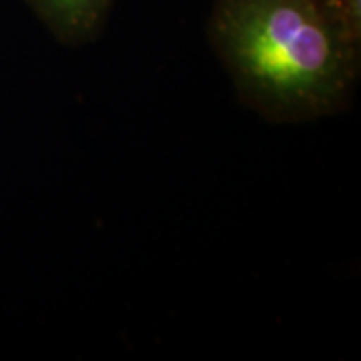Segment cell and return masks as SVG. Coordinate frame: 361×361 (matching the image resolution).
Instances as JSON below:
<instances>
[{
  "label": "cell",
  "mask_w": 361,
  "mask_h": 361,
  "mask_svg": "<svg viewBox=\"0 0 361 361\" xmlns=\"http://www.w3.org/2000/svg\"><path fill=\"white\" fill-rule=\"evenodd\" d=\"M336 14L349 26L353 35L361 37V0H325Z\"/></svg>",
  "instance_id": "cell-3"
},
{
  "label": "cell",
  "mask_w": 361,
  "mask_h": 361,
  "mask_svg": "<svg viewBox=\"0 0 361 361\" xmlns=\"http://www.w3.org/2000/svg\"><path fill=\"white\" fill-rule=\"evenodd\" d=\"M209 39L239 99L275 123L334 115L360 78L361 37L325 0H215Z\"/></svg>",
  "instance_id": "cell-1"
},
{
  "label": "cell",
  "mask_w": 361,
  "mask_h": 361,
  "mask_svg": "<svg viewBox=\"0 0 361 361\" xmlns=\"http://www.w3.org/2000/svg\"><path fill=\"white\" fill-rule=\"evenodd\" d=\"M44 26L68 47L97 39L113 0H26Z\"/></svg>",
  "instance_id": "cell-2"
}]
</instances>
